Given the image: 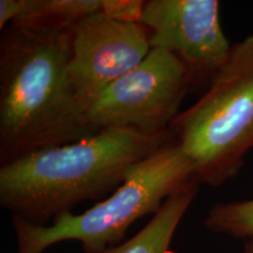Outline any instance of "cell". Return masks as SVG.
Returning <instances> with one entry per match:
<instances>
[{"mask_svg": "<svg viewBox=\"0 0 253 253\" xmlns=\"http://www.w3.org/2000/svg\"><path fill=\"white\" fill-rule=\"evenodd\" d=\"M69 33L11 24L0 39V164L97 132L69 77Z\"/></svg>", "mask_w": 253, "mask_h": 253, "instance_id": "obj_1", "label": "cell"}, {"mask_svg": "<svg viewBox=\"0 0 253 253\" xmlns=\"http://www.w3.org/2000/svg\"><path fill=\"white\" fill-rule=\"evenodd\" d=\"M171 132L148 136L106 129L0 166V205L28 223L49 220L115 191L131 168L162 148Z\"/></svg>", "mask_w": 253, "mask_h": 253, "instance_id": "obj_2", "label": "cell"}, {"mask_svg": "<svg viewBox=\"0 0 253 253\" xmlns=\"http://www.w3.org/2000/svg\"><path fill=\"white\" fill-rule=\"evenodd\" d=\"M195 177L194 167L175 138L135 164L126 181L107 199L80 214L56 217L37 225L12 216L17 253H43L61 242H79L86 253H102L121 244L136 220L160 211L177 189Z\"/></svg>", "mask_w": 253, "mask_h": 253, "instance_id": "obj_3", "label": "cell"}, {"mask_svg": "<svg viewBox=\"0 0 253 253\" xmlns=\"http://www.w3.org/2000/svg\"><path fill=\"white\" fill-rule=\"evenodd\" d=\"M201 184L223 185L253 149V34L232 46L226 65L170 126Z\"/></svg>", "mask_w": 253, "mask_h": 253, "instance_id": "obj_4", "label": "cell"}, {"mask_svg": "<svg viewBox=\"0 0 253 253\" xmlns=\"http://www.w3.org/2000/svg\"><path fill=\"white\" fill-rule=\"evenodd\" d=\"M192 89L191 77L179 59L164 49L151 48L137 67L94 100L84 122L94 132L125 129L148 136L167 134Z\"/></svg>", "mask_w": 253, "mask_h": 253, "instance_id": "obj_5", "label": "cell"}, {"mask_svg": "<svg viewBox=\"0 0 253 253\" xmlns=\"http://www.w3.org/2000/svg\"><path fill=\"white\" fill-rule=\"evenodd\" d=\"M140 24L150 31L151 48L171 53L185 66L194 88H209L231 55L217 0H149Z\"/></svg>", "mask_w": 253, "mask_h": 253, "instance_id": "obj_6", "label": "cell"}, {"mask_svg": "<svg viewBox=\"0 0 253 253\" xmlns=\"http://www.w3.org/2000/svg\"><path fill=\"white\" fill-rule=\"evenodd\" d=\"M69 33V77L84 114L102 91L130 73L151 50L150 31L97 12Z\"/></svg>", "mask_w": 253, "mask_h": 253, "instance_id": "obj_7", "label": "cell"}, {"mask_svg": "<svg viewBox=\"0 0 253 253\" xmlns=\"http://www.w3.org/2000/svg\"><path fill=\"white\" fill-rule=\"evenodd\" d=\"M199 185L197 177H192L168 197L160 211L140 232L102 253H170L173 235L194 202Z\"/></svg>", "mask_w": 253, "mask_h": 253, "instance_id": "obj_8", "label": "cell"}, {"mask_svg": "<svg viewBox=\"0 0 253 253\" xmlns=\"http://www.w3.org/2000/svg\"><path fill=\"white\" fill-rule=\"evenodd\" d=\"M102 0H23V9L12 24L67 32L89 15L97 13Z\"/></svg>", "mask_w": 253, "mask_h": 253, "instance_id": "obj_9", "label": "cell"}, {"mask_svg": "<svg viewBox=\"0 0 253 253\" xmlns=\"http://www.w3.org/2000/svg\"><path fill=\"white\" fill-rule=\"evenodd\" d=\"M204 226L211 232L253 238V199L218 203L209 210Z\"/></svg>", "mask_w": 253, "mask_h": 253, "instance_id": "obj_10", "label": "cell"}, {"mask_svg": "<svg viewBox=\"0 0 253 253\" xmlns=\"http://www.w3.org/2000/svg\"><path fill=\"white\" fill-rule=\"evenodd\" d=\"M145 6L143 0H102L101 12L123 23H140Z\"/></svg>", "mask_w": 253, "mask_h": 253, "instance_id": "obj_11", "label": "cell"}, {"mask_svg": "<svg viewBox=\"0 0 253 253\" xmlns=\"http://www.w3.org/2000/svg\"><path fill=\"white\" fill-rule=\"evenodd\" d=\"M23 9V0H1L0 1V28L17 20Z\"/></svg>", "mask_w": 253, "mask_h": 253, "instance_id": "obj_12", "label": "cell"}, {"mask_svg": "<svg viewBox=\"0 0 253 253\" xmlns=\"http://www.w3.org/2000/svg\"><path fill=\"white\" fill-rule=\"evenodd\" d=\"M244 253H253V238L248 239L245 242Z\"/></svg>", "mask_w": 253, "mask_h": 253, "instance_id": "obj_13", "label": "cell"}]
</instances>
